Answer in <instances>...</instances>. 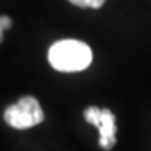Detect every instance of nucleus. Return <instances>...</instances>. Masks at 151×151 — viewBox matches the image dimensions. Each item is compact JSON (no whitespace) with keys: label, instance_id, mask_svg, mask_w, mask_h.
<instances>
[{"label":"nucleus","instance_id":"1","mask_svg":"<svg viewBox=\"0 0 151 151\" xmlns=\"http://www.w3.org/2000/svg\"><path fill=\"white\" fill-rule=\"evenodd\" d=\"M49 63L55 70L73 73L91 65L92 52L87 43L76 39H63L53 43L48 53Z\"/></svg>","mask_w":151,"mask_h":151},{"label":"nucleus","instance_id":"2","mask_svg":"<svg viewBox=\"0 0 151 151\" xmlns=\"http://www.w3.org/2000/svg\"><path fill=\"white\" fill-rule=\"evenodd\" d=\"M6 123L14 129H29L43 120V112L37 98L24 97L4 112Z\"/></svg>","mask_w":151,"mask_h":151},{"label":"nucleus","instance_id":"3","mask_svg":"<svg viewBox=\"0 0 151 151\" xmlns=\"http://www.w3.org/2000/svg\"><path fill=\"white\" fill-rule=\"evenodd\" d=\"M84 118L88 123L94 124L99 130V146L104 150H111L116 143L115 115L109 109H99L97 106H90L86 109Z\"/></svg>","mask_w":151,"mask_h":151},{"label":"nucleus","instance_id":"4","mask_svg":"<svg viewBox=\"0 0 151 151\" xmlns=\"http://www.w3.org/2000/svg\"><path fill=\"white\" fill-rule=\"evenodd\" d=\"M105 3V0H88V7L91 9H99Z\"/></svg>","mask_w":151,"mask_h":151},{"label":"nucleus","instance_id":"5","mask_svg":"<svg viewBox=\"0 0 151 151\" xmlns=\"http://www.w3.org/2000/svg\"><path fill=\"white\" fill-rule=\"evenodd\" d=\"M69 1L78 7H88V0H69Z\"/></svg>","mask_w":151,"mask_h":151},{"label":"nucleus","instance_id":"6","mask_svg":"<svg viewBox=\"0 0 151 151\" xmlns=\"http://www.w3.org/2000/svg\"><path fill=\"white\" fill-rule=\"evenodd\" d=\"M1 39H3V28L0 25V42H1Z\"/></svg>","mask_w":151,"mask_h":151}]
</instances>
